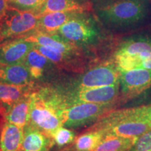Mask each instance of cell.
Returning a JSON list of instances; mask_svg holds the SVG:
<instances>
[{
    "label": "cell",
    "mask_w": 151,
    "mask_h": 151,
    "mask_svg": "<svg viewBox=\"0 0 151 151\" xmlns=\"http://www.w3.org/2000/svg\"><path fill=\"white\" fill-rule=\"evenodd\" d=\"M112 107V103L78 104L59 111L62 126L78 127L99 119Z\"/></svg>",
    "instance_id": "6"
},
{
    "label": "cell",
    "mask_w": 151,
    "mask_h": 151,
    "mask_svg": "<svg viewBox=\"0 0 151 151\" xmlns=\"http://www.w3.org/2000/svg\"><path fill=\"white\" fill-rule=\"evenodd\" d=\"M39 18L33 13L22 12L9 7L0 19V45L35 34Z\"/></svg>",
    "instance_id": "5"
},
{
    "label": "cell",
    "mask_w": 151,
    "mask_h": 151,
    "mask_svg": "<svg viewBox=\"0 0 151 151\" xmlns=\"http://www.w3.org/2000/svg\"><path fill=\"white\" fill-rule=\"evenodd\" d=\"M47 0H8L9 7L22 11L33 13L37 16Z\"/></svg>",
    "instance_id": "23"
},
{
    "label": "cell",
    "mask_w": 151,
    "mask_h": 151,
    "mask_svg": "<svg viewBox=\"0 0 151 151\" xmlns=\"http://www.w3.org/2000/svg\"><path fill=\"white\" fill-rule=\"evenodd\" d=\"M35 48L37 49L38 51L40 52L43 55L46 56L55 65H65L73 58L72 56L64 54L61 52L52 50V49L40 46V45H37L36 43Z\"/></svg>",
    "instance_id": "24"
},
{
    "label": "cell",
    "mask_w": 151,
    "mask_h": 151,
    "mask_svg": "<svg viewBox=\"0 0 151 151\" xmlns=\"http://www.w3.org/2000/svg\"><path fill=\"white\" fill-rule=\"evenodd\" d=\"M119 88L120 84L92 88H73L65 90L49 88V89L61 110L83 103H113L118 97Z\"/></svg>",
    "instance_id": "3"
},
{
    "label": "cell",
    "mask_w": 151,
    "mask_h": 151,
    "mask_svg": "<svg viewBox=\"0 0 151 151\" xmlns=\"http://www.w3.org/2000/svg\"><path fill=\"white\" fill-rule=\"evenodd\" d=\"M24 64L27 66L34 79L41 78L44 71L53 65L50 60L36 48L32 49L28 53Z\"/></svg>",
    "instance_id": "21"
},
{
    "label": "cell",
    "mask_w": 151,
    "mask_h": 151,
    "mask_svg": "<svg viewBox=\"0 0 151 151\" xmlns=\"http://www.w3.org/2000/svg\"><path fill=\"white\" fill-rule=\"evenodd\" d=\"M24 128L4 120L0 131V151H20Z\"/></svg>",
    "instance_id": "15"
},
{
    "label": "cell",
    "mask_w": 151,
    "mask_h": 151,
    "mask_svg": "<svg viewBox=\"0 0 151 151\" xmlns=\"http://www.w3.org/2000/svg\"><path fill=\"white\" fill-rule=\"evenodd\" d=\"M81 12L56 11L40 16L38 22L37 32L45 34L57 33L58 30L67 21Z\"/></svg>",
    "instance_id": "17"
},
{
    "label": "cell",
    "mask_w": 151,
    "mask_h": 151,
    "mask_svg": "<svg viewBox=\"0 0 151 151\" xmlns=\"http://www.w3.org/2000/svg\"><path fill=\"white\" fill-rule=\"evenodd\" d=\"M138 138L106 135L92 151H131Z\"/></svg>",
    "instance_id": "19"
},
{
    "label": "cell",
    "mask_w": 151,
    "mask_h": 151,
    "mask_svg": "<svg viewBox=\"0 0 151 151\" xmlns=\"http://www.w3.org/2000/svg\"><path fill=\"white\" fill-rule=\"evenodd\" d=\"M150 129H151V113L147 116L119 122L103 131L105 132V136L139 138Z\"/></svg>",
    "instance_id": "11"
},
{
    "label": "cell",
    "mask_w": 151,
    "mask_h": 151,
    "mask_svg": "<svg viewBox=\"0 0 151 151\" xmlns=\"http://www.w3.org/2000/svg\"><path fill=\"white\" fill-rule=\"evenodd\" d=\"M105 137L103 130H92L76 139L75 148L78 151H92Z\"/></svg>",
    "instance_id": "22"
},
{
    "label": "cell",
    "mask_w": 151,
    "mask_h": 151,
    "mask_svg": "<svg viewBox=\"0 0 151 151\" xmlns=\"http://www.w3.org/2000/svg\"><path fill=\"white\" fill-rule=\"evenodd\" d=\"M52 137L31 124L24 128L22 151H49L53 145Z\"/></svg>",
    "instance_id": "12"
},
{
    "label": "cell",
    "mask_w": 151,
    "mask_h": 151,
    "mask_svg": "<svg viewBox=\"0 0 151 151\" xmlns=\"http://www.w3.org/2000/svg\"><path fill=\"white\" fill-rule=\"evenodd\" d=\"M0 113H1V109H0Z\"/></svg>",
    "instance_id": "30"
},
{
    "label": "cell",
    "mask_w": 151,
    "mask_h": 151,
    "mask_svg": "<svg viewBox=\"0 0 151 151\" xmlns=\"http://www.w3.org/2000/svg\"><path fill=\"white\" fill-rule=\"evenodd\" d=\"M1 64H0V66H1Z\"/></svg>",
    "instance_id": "31"
},
{
    "label": "cell",
    "mask_w": 151,
    "mask_h": 151,
    "mask_svg": "<svg viewBox=\"0 0 151 151\" xmlns=\"http://www.w3.org/2000/svg\"><path fill=\"white\" fill-rule=\"evenodd\" d=\"M120 83L124 97L130 99L151 88V69L139 68L120 71Z\"/></svg>",
    "instance_id": "8"
},
{
    "label": "cell",
    "mask_w": 151,
    "mask_h": 151,
    "mask_svg": "<svg viewBox=\"0 0 151 151\" xmlns=\"http://www.w3.org/2000/svg\"><path fill=\"white\" fill-rule=\"evenodd\" d=\"M150 151H151V150H150Z\"/></svg>",
    "instance_id": "32"
},
{
    "label": "cell",
    "mask_w": 151,
    "mask_h": 151,
    "mask_svg": "<svg viewBox=\"0 0 151 151\" xmlns=\"http://www.w3.org/2000/svg\"><path fill=\"white\" fill-rule=\"evenodd\" d=\"M141 68L151 69V52L147 55L146 58L143 60Z\"/></svg>",
    "instance_id": "28"
},
{
    "label": "cell",
    "mask_w": 151,
    "mask_h": 151,
    "mask_svg": "<svg viewBox=\"0 0 151 151\" xmlns=\"http://www.w3.org/2000/svg\"><path fill=\"white\" fill-rule=\"evenodd\" d=\"M29 95L30 93L6 109L2 114L4 120L20 127H25L29 123Z\"/></svg>",
    "instance_id": "16"
},
{
    "label": "cell",
    "mask_w": 151,
    "mask_h": 151,
    "mask_svg": "<svg viewBox=\"0 0 151 151\" xmlns=\"http://www.w3.org/2000/svg\"><path fill=\"white\" fill-rule=\"evenodd\" d=\"M90 1L93 4L94 8H96V7H100L101 6L107 4L113 0H90Z\"/></svg>",
    "instance_id": "29"
},
{
    "label": "cell",
    "mask_w": 151,
    "mask_h": 151,
    "mask_svg": "<svg viewBox=\"0 0 151 151\" xmlns=\"http://www.w3.org/2000/svg\"><path fill=\"white\" fill-rule=\"evenodd\" d=\"M54 143L58 146L62 147L72 142L75 138V134L73 132L61 126L57 129L51 135Z\"/></svg>",
    "instance_id": "25"
},
{
    "label": "cell",
    "mask_w": 151,
    "mask_h": 151,
    "mask_svg": "<svg viewBox=\"0 0 151 151\" xmlns=\"http://www.w3.org/2000/svg\"><path fill=\"white\" fill-rule=\"evenodd\" d=\"M35 47V43L26 37L3 43L0 45V64L1 65L23 64L28 53Z\"/></svg>",
    "instance_id": "9"
},
{
    "label": "cell",
    "mask_w": 151,
    "mask_h": 151,
    "mask_svg": "<svg viewBox=\"0 0 151 151\" xmlns=\"http://www.w3.org/2000/svg\"><path fill=\"white\" fill-rule=\"evenodd\" d=\"M33 78L24 64L0 66V82L19 86H32Z\"/></svg>",
    "instance_id": "14"
},
{
    "label": "cell",
    "mask_w": 151,
    "mask_h": 151,
    "mask_svg": "<svg viewBox=\"0 0 151 151\" xmlns=\"http://www.w3.org/2000/svg\"><path fill=\"white\" fill-rule=\"evenodd\" d=\"M150 0H113L94 8L99 20L116 29H127L142 23L150 13Z\"/></svg>",
    "instance_id": "1"
},
{
    "label": "cell",
    "mask_w": 151,
    "mask_h": 151,
    "mask_svg": "<svg viewBox=\"0 0 151 151\" xmlns=\"http://www.w3.org/2000/svg\"><path fill=\"white\" fill-rule=\"evenodd\" d=\"M120 84V71L113 64L99 65L90 69L76 83L73 88H92Z\"/></svg>",
    "instance_id": "7"
},
{
    "label": "cell",
    "mask_w": 151,
    "mask_h": 151,
    "mask_svg": "<svg viewBox=\"0 0 151 151\" xmlns=\"http://www.w3.org/2000/svg\"><path fill=\"white\" fill-rule=\"evenodd\" d=\"M94 10V5L90 0H47L37 16L56 11L86 12Z\"/></svg>",
    "instance_id": "13"
},
{
    "label": "cell",
    "mask_w": 151,
    "mask_h": 151,
    "mask_svg": "<svg viewBox=\"0 0 151 151\" xmlns=\"http://www.w3.org/2000/svg\"><path fill=\"white\" fill-rule=\"evenodd\" d=\"M21 151H22V150H21Z\"/></svg>",
    "instance_id": "33"
},
{
    "label": "cell",
    "mask_w": 151,
    "mask_h": 151,
    "mask_svg": "<svg viewBox=\"0 0 151 151\" xmlns=\"http://www.w3.org/2000/svg\"><path fill=\"white\" fill-rule=\"evenodd\" d=\"M8 9V0H0V19L4 16Z\"/></svg>",
    "instance_id": "27"
},
{
    "label": "cell",
    "mask_w": 151,
    "mask_h": 151,
    "mask_svg": "<svg viewBox=\"0 0 151 151\" xmlns=\"http://www.w3.org/2000/svg\"><path fill=\"white\" fill-rule=\"evenodd\" d=\"M32 85L19 86L0 82V109L1 115L6 109L31 93L32 91Z\"/></svg>",
    "instance_id": "18"
},
{
    "label": "cell",
    "mask_w": 151,
    "mask_h": 151,
    "mask_svg": "<svg viewBox=\"0 0 151 151\" xmlns=\"http://www.w3.org/2000/svg\"><path fill=\"white\" fill-rule=\"evenodd\" d=\"M26 38L33 41L36 44L72 57L78 56L82 50V48L80 47L67 41L58 33L45 34L36 32L35 34L29 37H26Z\"/></svg>",
    "instance_id": "10"
},
{
    "label": "cell",
    "mask_w": 151,
    "mask_h": 151,
    "mask_svg": "<svg viewBox=\"0 0 151 151\" xmlns=\"http://www.w3.org/2000/svg\"><path fill=\"white\" fill-rule=\"evenodd\" d=\"M151 150V129L145 132L138 138L137 142L131 151H150Z\"/></svg>",
    "instance_id": "26"
},
{
    "label": "cell",
    "mask_w": 151,
    "mask_h": 151,
    "mask_svg": "<svg viewBox=\"0 0 151 151\" xmlns=\"http://www.w3.org/2000/svg\"><path fill=\"white\" fill-rule=\"evenodd\" d=\"M92 11L77 14L64 24L57 33L81 48L94 44L100 38V29L99 18Z\"/></svg>",
    "instance_id": "4"
},
{
    "label": "cell",
    "mask_w": 151,
    "mask_h": 151,
    "mask_svg": "<svg viewBox=\"0 0 151 151\" xmlns=\"http://www.w3.org/2000/svg\"><path fill=\"white\" fill-rule=\"evenodd\" d=\"M146 52H151V39L140 37L132 38L122 43L115 55H141Z\"/></svg>",
    "instance_id": "20"
},
{
    "label": "cell",
    "mask_w": 151,
    "mask_h": 151,
    "mask_svg": "<svg viewBox=\"0 0 151 151\" xmlns=\"http://www.w3.org/2000/svg\"><path fill=\"white\" fill-rule=\"evenodd\" d=\"M29 97V124L51 137L62 126L58 104L48 88L32 91Z\"/></svg>",
    "instance_id": "2"
}]
</instances>
